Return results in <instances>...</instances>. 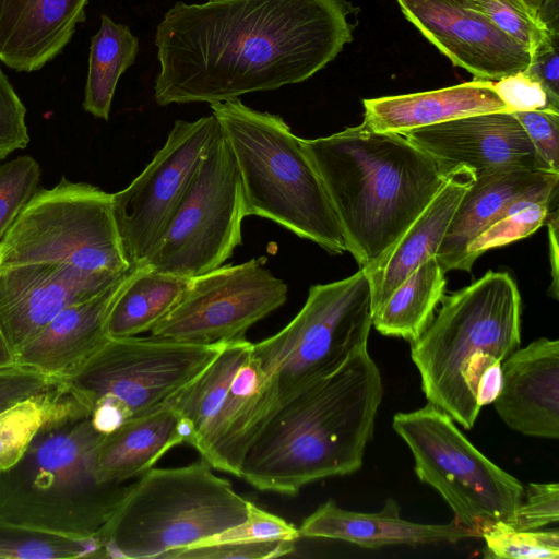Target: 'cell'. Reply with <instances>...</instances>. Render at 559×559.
<instances>
[{"instance_id":"6da1fadb","label":"cell","mask_w":559,"mask_h":559,"mask_svg":"<svg viewBox=\"0 0 559 559\" xmlns=\"http://www.w3.org/2000/svg\"><path fill=\"white\" fill-rule=\"evenodd\" d=\"M346 0L176 2L156 27L159 106L218 103L304 82L353 40Z\"/></svg>"},{"instance_id":"7a4b0ae2","label":"cell","mask_w":559,"mask_h":559,"mask_svg":"<svg viewBox=\"0 0 559 559\" xmlns=\"http://www.w3.org/2000/svg\"><path fill=\"white\" fill-rule=\"evenodd\" d=\"M383 397L368 348L286 402L248 451L240 477L294 496L313 481L359 471Z\"/></svg>"},{"instance_id":"3957f363","label":"cell","mask_w":559,"mask_h":559,"mask_svg":"<svg viewBox=\"0 0 559 559\" xmlns=\"http://www.w3.org/2000/svg\"><path fill=\"white\" fill-rule=\"evenodd\" d=\"M340 222L346 251L376 267L447 179L433 159L397 132L365 122L329 136L301 139Z\"/></svg>"},{"instance_id":"277c9868","label":"cell","mask_w":559,"mask_h":559,"mask_svg":"<svg viewBox=\"0 0 559 559\" xmlns=\"http://www.w3.org/2000/svg\"><path fill=\"white\" fill-rule=\"evenodd\" d=\"M440 302L411 356L428 403L471 429L481 408L480 377L520 347L521 295L509 273L488 271Z\"/></svg>"},{"instance_id":"5b68a950","label":"cell","mask_w":559,"mask_h":559,"mask_svg":"<svg viewBox=\"0 0 559 559\" xmlns=\"http://www.w3.org/2000/svg\"><path fill=\"white\" fill-rule=\"evenodd\" d=\"M104 436L91 413L44 428L14 465L0 469V514L58 535L95 539L131 483L97 477L95 457Z\"/></svg>"},{"instance_id":"8992f818","label":"cell","mask_w":559,"mask_h":559,"mask_svg":"<svg viewBox=\"0 0 559 559\" xmlns=\"http://www.w3.org/2000/svg\"><path fill=\"white\" fill-rule=\"evenodd\" d=\"M233 151L246 216L273 221L330 254L346 251L340 222L301 139L284 119L239 98L210 104Z\"/></svg>"},{"instance_id":"52a82bcc","label":"cell","mask_w":559,"mask_h":559,"mask_svg":"<svg viewBox=\"0 0 559 559\" xmlns=\"http://www.w3.org/2000/svg\"><path fill=\"white\" fill-rule=\"evenodd\" d=\"M252 504L203 460L151 468L130 483L96 539L103 558L167 559L243 524Z\"/></svg>"},{"instance_id":"ba28073f","label":"cell","mask_w":559,"mask_h":559,"mask_svg":"<svg viewBox=\"0 0 559 559\" xmlns=\"http://www.w3.org/2000/svg\"><path fill=\"white\" fill-rule=\"evenodd\" d=\"M225 344L152 335L109 338L62 381L88 407L96 427L107 433L126 419L167 403Z\"/></svg>"},{"instance_id":"9c48e42d","label":"cell","mask_w":559,"mask_h":559,"mask_svg":"<svg viewBox=\"0 0 559 559\" xmlns=\"http://www.w3.org/2000/svg\"><path fill=\"white\" fill-rule=\"evenodd\" d=\"M371 326V286L364 269L340 281L312 285L304 307L284 329L252 343L280 408L366 348Z\"/></svg>"},{"instance_id":"30bf717a","label":"cell","mask_w":559,"mask_h":559,"mask_svg":"<svg viewBox=\"0 0 559 559\" xmlns=\"http://www.w3.org/2000/svg\"><path fill=\"white\" fill-rule=\"evenodd\" d=\"M191 430L188 444L212 468L240 477L243 460L280 409L246 337L227 342L169 401Z\"/></svg>"},{"instance_id":"8fae6325","label":"cell","mask_w":559,"mask_h":559,"mask_svg":"<svg viewBox=\"0 0 559 559\" xmlns=\"http://www.w3.org/2000/svg\"><path fill=\"white\" fill-rule=\"evenodd\" d=\"M61 263L120 278L132 266L112 215L111 194L64 177L39 189L0 242V267Z\"/></svg>"},{"instance_id":"7c38bea8","label":"cell","mask_w":559,"mask_h":559,"mask_svg":"<svg viewBox=\"0 0 559 559\" xmlns=\"http://www.w3.org/2000/svg\"><path fill=\"white\" fill-rule=\"evenodd\" d=\"M392 427L409 448L419 480L442 496L456 522L478 537L498 522L510 524L523 485L479 452L447 413L428 403L396 413Z\"/></svg>"},{"instance_id":"4fadbf2b","label":"cell","mask_w":559,"mask_h":559,"mask_svg":"<svg viewBox=\"0 0 559 559\" xmlns=\"http://www.w3.org/2000/svg\"><path fill=\"white\" fill-rule=\"evenodd\" d=\"M239 171L222 128L167 226L142 263L192 278L224 264L242 241Z\"/></svg>"},{"instance_id":"5bb4252c","label":"cell","mask_w":559,"mask_h":559,"mask_svg":"<svg viewBox=\"0 0 559 559\" xmlns=\"http://www.w3.org/2000/svg\"><path fill=\"white\" fill-rule=\"evenodd\" d=\"M287 294V284L264 266V260L222 265L192 277L151 335L201 344L243 338L249 328L285 304Z\"/></svg>"},{"instance_id":"9a60e30c","label":"cell","mask_w":559,"mask_h":559,"mask_svg":"<svg viewBox=\"0 0 559 559\" xmlns=\"http://www.w3.org/2000/svg\"><path fill=\"white\" fill-rule=\"evenodd\" d=\"M221 131L215 116L176 120L163 147L123 190L111 194L112 215L131 265L160 237L204 154Z\"/></svg>"},{"instance_id":"2e32d148","label":"cell","mask_w":559,"mask_h":559,"mask_svg":"<svg viewBox=\"0 0 559 559\" xmlns=\"http://www.w3.org/2000/svg\"><path fill=\"white\" fill-rule=\"evenodd\" d=\"M401 134L428 154L447 180H476L513 169L552 173L510 111L465 116Z\"/></svg>"},{"instance_id":"e0dca14e","label":"cell","mask_w":559,"mask_h":559,"mask_svg":"<svg viewBox=\"0 0 559 559\" xmlns=\"http://www.w3.org/2000/svg\"><path fill=\"white\" fill-rule=\"evenodd\" d=\"M406 19L454 66L476 80L525 71L531 51L466 0H396Z\"/></svg>"},{"instance_id":"ac0fdd59","label":"cell","mask_w":559,"mask_h":559,"mask_svg":"<svg viewBox=\"0 0 559 559\" xmlns=\"http://www.w3.org/2000/svg\"><path fill=\"white\" fill-rule=\"evenodd\" d=\"M118 280L61 263L0 267V330L14 355L66 307Z\"/></svg>"},{"instance_id":"d6986e66","label":"cell","mask_w":559,"mask_h":559,"mask_svg":"<svg viewBox=\"0 0 559 559\" xmlns=\"http://www.w3.org/2000/svg\"><path fill=\"white\" fill-rule=\"evenodd\" d=\"M501 389L493 401L500 418L525 436L559 437V341L538 338L501 364Z\"/></svg>"},{"instance_id":"ffe728a7","label":"cell","mask_w":559,"mask_h":559,"mask_svg":"<svg viewBox=\"0 0 559 559\" xmlns=\"http://www.w3.org/2000/svg\"><path fill=\"white\" fill-rule=\"evenodd\" d=\"M559 174L513 169L472 180L447 229L436 259L443 271L471 272L468 245L489 225L503 217L521 198L557 203Z\"/></svg>"},{"instance_id":"44dd1931","label":"cell","mask_w":559,"mask_h":559,"mask_svg":"<svg viewBox=\"0 0 559 559\" xmlns=\"http://www.w3.org/2000/svg\"><path fill=\"white\" fill-rule=\"evenodd\" d=\"M135 265L97 295L66 307L15 354V362L63 380L110 337L106 320Z\"/></svg>"},{"instance_id":"7402d4cb","label":"cell","mask_w":559,"mask_h":559,"mask_svg":"<svg viewBox=\"0 0 559 559\" xmlns=\"http://www.w3.org/2000/svg\"><path fill=\"white\" fill-rule=\"evenodd\" d=\"M90 0H0V62L33 72L55 59L85 22Z\"/></svg>"},{"instance_id":"603a6c76","label":"cell","mask_w":559,"mask_h":559,"mask_svg":"<svg viewBox=\"0 0 559 559\" xmlns=\"http://www.w3.org/2000/svg\"><path fill=\"white\" fill-rule=\"evenodd\" d=\"M300 537L330 538L365 548L386 545L454 544L478 537L471 528L455 520L449 524H423L400 516V507L393 499L385 501L377 513L354 512L329 500L304 520Z\"/></svg>"},{"instance_id":"cb8c5ba5","label":"cell","mask_w":559,"mask_h":559,"mask_svg":"<svg viewBox=\"0 0 559 559\" xmlns=\"http://www.w3.org/2000/svg\"><path fill=\"white\" fill-rule=\"evenodd\" d=\"M190 438V428L169 402L128 418L100 440L95 457L97 477L110 483L138 478Z\"/></svg>"},{"instance_id":"d4e9b609","label":"cell","mask_w":559,"mask_h":559,"mask_svg":"<svg viewBox=\"0 0 559 559\" xmlns=\"http://www.w3.org/2000/svg\"><path fill=\"white\" fill-rule=\"evenodd\" d=\"M364 121L379 132H397L493 111H509L492 81L474 80L440 90L364 99Z\"/></svg>"},{"instance_id":"484cf974","label":"cell","mask_w":559,"mask_h":559,"mask_svg":"<svg viewBox=\"0 0 559 559\" xmlns=\"http://www.w3.org/2000/svg\"><path fill=\"white\" fill-rule=\"evenodd\" d=\"M471 182L465 177L449 178L389 254L372 270H365L371 286L372 313L419 265L436 257Z\"/></svg>"},{"instance_id":"4316f807","label":"cell","mask_w":559,"mask_h":559,"mask_svg":"<svg viewBox=\"0 0 559 559\" xmlns=\"http://www.w3.org/2000/svg\"><path fill=\"white\" fill-rule=\"evenodd\" d=\"M191 278L135 265L112 304L106 320L110 338L134 336L150 331L182 297Z\"/></svg>"},{"instance_id":"83f0119b","label":"cell","mask_w":559,"mask_h":559,"mask_svg":"<svg viewBox=\"0 0 559 559\" xmlns=\"http://www.w3.org/2000/svg\"><path fill=\"white\" fill-rule=\"evenodd\" d=\"M445 272L436 257L419 265L372 313V325L385 336L414 342L435 317L445 293Z\"/></svg>"},{"instance_id":"f1b7e54d","label":"cell","mask_w":559,"mask_h":559,"mask_svg":"<svg viewBox=\"0 0 559 559\" xmlns=\"http://www.w3.org/2000/svg\"><path fill=\"white\" fill-rule=\"evenodd\" d=\"M91 413L61 381L0 413V469L14 465L37 435L66 417Z\"/></svg>"},{"instance_id":"f546056e","label":"cell","mask_w":559,"mask_h":559,"mask_svg":"<svg viewBox=\"0 0 559 559\" xmlns=\"http://www.w3.org/2000/svg\"><path fill=\"white\" fill-rule=\"evenodd\" d=\"M139 39L127 25L102 15L99 31L91 38L88 71L83 108L108 120L115 90L121 74L135 62Z\"/></svg>"},{"instance_id":"4dcf8cb0","label":"cell","mask_w":559,"mask_h":559,"mask_svg":"<svg viewBox=\"0 0 559 559\" xmlns=\"http://www.w3.org/2000/svg\"><path fill=\"white\" fill-rule=\"evenodd\" d=\"M0 558L74 559L103 558L95 539H79L41 531L0 514Z\"/></svg>"},{"instance_id":"1f68e13d","label":"cell","mask_w":559,"mask_h":559,"mask_svg":"<svg viewBox=\"0 0 559 559\" xmlns=\"http://www.w3.org/2000/svg\"><path fill=\"white\" fill-rule=\"evenodd\" d=\"M500 31L525 46L531 53L558 32L551 31L542 16L524 0H466Z\"/></svg>"},{"instance_id":"d6a6232c","label":"cell","mask_w":559,"mask_h":559,"mask_svg":"<svg viewBox=\"0 0 559 559\" xmlns=\"http://www.w3.org/2000/svg\"><path fill=\"white\" fill-rule=\"evenodd\" d=\"M485 556L498 559H558L559 532L516 530L498 522L485 530Z\"/></svg>"},{"instance_id":"836d02e7","label":"cell","mask_w":559,"mask_h":559,"mask_svg":"<svg viewBox=\"0 0 559 559\" xmlns=\"http://www.w3.org/2000/svg\"><path fill=\"white\" fill-rule=\"evenodd\" d=\"M39 178V164L29 155L0 166V242L37 191Z\"/></svg>"},{"instance_id":"e575fe53","label":"cell","mask_w":559,"mask_h":559,"mask_svg":"<svg viewBox=\"0 0 559 559\" xmlns=\"http://www.w3.org/2000/svg\"><path fill=\"white\" fill-rule=\"evenodd\" d=\"M550 203H534L515 213L508 214L479 234L467 247V261L473 267L477 258L486 251L506 246L534 234L546 222L551 207Z\"/></svg>"},{"instance_id":"d590c367","label":"cell","mask_w":559,"mask_h":559,"mask_svg":"<svg viewBox=\"0 0 559 559\" xmlns=\"http://www.w3.org/2000/svg\"><path fill=\"white\" fill-rule=\"evenodd\" d=\"M296 540L228 539L206 540L177 550L167 559H264L277 558L295 550Z\"/></svg>"},{"instance_id":"8d00e7d4","label":"cell","mask_w":559,"mask_h":559,"mask_svg":"<svg viewBox=\"0 0 559 559\" xmlns=\"http://www.w3.org/2000/svg\"><path fill=\"white\" fill-rule=\"evenodd\" d=\"M492 87L510 112L531 110L559 112V102L554 99L540 82L526 71L492 81Z\"/></svg>"},{"instance_id":"74e56055","label":"cell","mask_w":559,"mask_h":559,"mask_svg":"<svg viewBox=\"0 0 559 559\" xmlns=\"http://www.w3.org/2000/svg\"><path fill=\"white\" fill-rule=\"evenodd\" d=\"M559 520V485L530 483L509 525L516 530H538Z\"/></svg>"},{"instance_id":"f35d334b","label":"cell","mask_w":559,"mask_h":559,"mask_svg":"<svg viewBox=\"0 0 559 559\" xmlns=\"http://www.w3.org/2000/svg\"><path fill=\"white\" fill-rule=\"evenodd\" d=\"M25 117L26 108L0 67V160L27 146Z\"/></svg>"},{"instance_id":"ab89813d","label":"cell","mask_w":559,"mask_h":559,"mask_svg":"<svg viewBox=\"0 0 559 559\" xmlns=\"http://www.w3.org/2000/svg\"><path fill=\"white\" fill-rule=\"evenodd\" d=\"M547 167L559 174V112L531 110L512 112Z\"/></svg>"},{"instance_id":"60d3db41","label":"cell","mask_w":559,"mask_h":559,"mask_svg":"<svg viewBox=\"0 0 559 559\" xmlns=\"http://www.w3.org/2000/svg\"><path fill=\"white\" fill-rule=\"evenodd\" d=\"M61 381L17 362L0 367V413L28 396L59 384Z\"/></svg>"},{"instance_id":"b9f144b4","label":"cell","mask_w":559,"mask_h":559,"mask_svg":"<svg viewBox=\"0 0 559 559\" xmlns=\"http://www.w3.org/2000/svg\"><path fill=\"white\" fill-rule=\"evenodd\" d=\"M298 538H300V534L299 530L295 525L273 513L258 508L253 503L249 519L243 524L209 540H297Z\"/></svg>"},{"instance_id":"7bdbcfd3","label":"cell","mask_w":559,"mask_h":559,"mask_svg":"<svg viewBox=\"0 0 559 559\" xmlns=\"http://www.w3.org/2000/svg\"><path fill=\"white\" fill-rule=\"evenodd\" d=\"M525 71L536 78L548 94L559 102L558 34L531 53V62Z\"/></svg>"},{"instance_id":"ee69618b","label":"cell","mask_w":559,"mask_h":559,"mask_svg":"<svg viewBox=\"0 0 559 559\" xmlns=\"http://www.w3.org/2000/svg\"><path fill=\"white\" fill-rule=\"evenodd\" d=\"M558 207L554 209L549 212L545 224L548 227V237H549V260H550V275L551 283L548 289V294L550 297L558 299L559 298V288H558Z\"/></svg>"},{"instance_id":"f6af8a7d","label":"cell","mask_w":559,"mask_h":559,"mask_svg":"<svg viewBox=\"0 0 559 559\" xmlns=\"http://www.w3.org/2000/svg\"><path fill=\"white\" fill-rule=\"evenodd\" d=\"M15 362V355L0 330V367Z\"/></svg>"},{"instance_id":"bcb514c9","label":"cell","mask_w":559,"mask_h":559,"mask_svg":"<svg viewBox=\"0 0 559 559\" xmlns=\"http://www.w3.org/2000/svg\"><path fill=\"white\" fill-rule=\"evenodd\" d=\"M533 10H535L543 19L549 4L556 0H524Z\"/></svg>"}]
</instances>
